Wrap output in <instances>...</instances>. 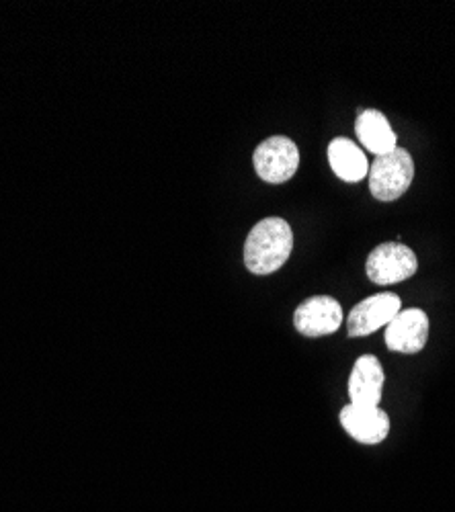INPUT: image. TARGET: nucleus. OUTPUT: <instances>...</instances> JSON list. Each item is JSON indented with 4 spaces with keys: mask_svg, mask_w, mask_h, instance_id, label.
<instances>
[{
    "mask_svg": "<svg viewBox=\"0 0 455 512\" xmlns=\"http://www.w3.org/2000/svg\"><path fill=\"white\" fill-rule=\"evenodd\" d=\"M328 162L335 175L347 183H359L369 175L367 156L349 138H335L328 144Z\"/></svg>",
    "mask_w": 455,
    "mask_h": 512,
    "instance_id": "obj_11",
    "label": "nucleus"
},
{
    "mask_svg": "<svg viewBox=\"0 0 455 512\" xmlns=\"http://www.w3.org/2000/svg\"><path fill=\"white\" fill-rule=\"evenodd\" d=\"M384 369L376 355H363L349 375V398L357 406H380L384 392Z\"/></svg>",
    "mask_w": 455,
    "mask_h": 512,
    "instance_id": "obj_9",
    "label": "nucleus"
},
{
    "mask_svg": "<svg viewBox=\"0 0 455 512\" xmlns=\"http://www.w3.org/2000/svg\"><path fill=\"white\" fill-rule=\"evenodd\" d=\"M257 175L273 185H281L296 175L300 166V152L294 140L273 136L261 142L253 154Z\"/></svg>",
    "mask_w": 455,
    "mask_h": 512,
    "instance_id": "obj_4",
    "label": "nucleus"
},
{
    "mask_svg": "<svg viewBox=\"0 0 455 512\" xmlns=\"http://www.w3.org/2000/svg\"><path fill=\"white\" fill-rule=\"evenodd\" d=\"M294 324L300 334L308 338L333 334L343 324V308L328 295H314L302 302L294 314Z\"/></svg>",
    "mask_w": 455,
    "mask_h": 512,
    "instance_id": "obj_6",
    "label": "nucleus"
},
{
    "mask_svg": "<svg viewBox=\"0 0 455 512\" xmlns=\"http://www.w3.org/2000/svg\"><path fill=\"white\" fill-rule=\"evenodd\" d=\"M369 191L378 201H396L402 197L412 179H415V162L404 148H394L388 154L376 156L369 166Z\"/></svg>",
    "mask_w": 455,
    "mask_h": 512,
    "instance_id": "obj_2",
    "label": "nucleus"
},
{
    "mask_svg": "<svg viewBox=\"0 0 455 512\" xmlns=\"http://www.w3.org/2000/svg\"><path fill=\"white\" fill-rule=\"evenodd\" d=\"M355 132L359 136V142L369 150L371 154L382 156L396 148V134L388 117L378 109H365L357 115Z\"/></svg>",
    "mask_w": 455,
    "mask_h": 512,
    "instance_id": "obj_10",
    "label": "nucleus"
},
{
    "mask_svg": "<svg viewBox=\"0 0 455 512\" xmlns=\"http://www.w3.org/2000/svg\"><path fill=\"white\" fill-rule=\"evenodd\" d=\"M417 254L400 242H384L369 252L365 273L371 283L394 285L417 273Z\"/></svg>",
    "mask_w": 455,
    "mask_h": 512,
    "instance_id": "obj_3",
    "label": "nucleus"
},
{
    "mask_svg": "<svg viewBox=\"0 0 455 512\" xmlns=\"http://www.w3.org/2000/svg\"><path fill=\"white\" fill-rule=\"evenodd\" d=\"M400 308V297L390 291L365 297L347 316V332L349 336L374 334L382 326H388L398 316Z\"/></svg>",
    "mask_w": 455,
    "mask_h": 512,
    "instance_id": "obj_5",
    "label": "nucleus"
},
{
    "mask_svg": "<svg viewBox=\"0 0 455 512\" xmlns=\"http://www.w3.org/2000/svg\"><path fill=\"white\" fill-rule=\"evenodd\" d=\"M294 232L281 218L261 220L244 244V265L255 275H271L279 271L292 254Z\"/></svg>",
    "mask_w": 455,
    "mask_h": 512,
    "instance_id": "obj_1",
    "label": "nucleus"
},
{
    "mask_svg": "<svg viewBox=\"0 0 455 512\" xmlns=\"http://www.w3.org/2000/svg\"><path fill=\"white\" fill-rule=\"evenodd\" d=\"M341 424L351 439L363 445H378L390 433V416L380 406L347 404L341 410Z\"/></svg>",
    "mask_w": 455,
    "mask_h": 512,
    "instance_id": "obj_8",
    "label": "nucleus"
},
{
    "mask_svg": "<svg viewBox=\"0 0 455 512\" xmlns=\"http://www.w3.org/2000/svg\"><path fill=\"white\" fill-rule=\"evenodd\" d=\"M429 340V318L423 310H400L386 328V345L390 351L415 355L425 349Z\"/></svg>",
    "mask_w": 455,
    "mask_h": 512,
    "instance_id": "obj_7",
    "label": "nucleus"
}]
</instances>
